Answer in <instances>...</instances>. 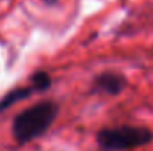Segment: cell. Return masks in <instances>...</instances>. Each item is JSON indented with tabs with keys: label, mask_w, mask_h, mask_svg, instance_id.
Instances as JSON below:
<instances>
[{
	"label": "cell",
	"mask_w": 153,
	"mask_h": 151,
	"mask_svg": "<svg viewBox=\"0 0 153 151\" xmlns=\"http://www.w3.org/2000/svg\"><path fill=\"white\" fill-rule=\"evenodd\" d=\"M59 107L53 101L37 102L19 114L12 122V136L16 144L25 145L45 135L56 120Z\"/></svg>",
	"instance_id": "obj_1"
},
{
	"label": "cell",
	"mask_w": 153,
	"mask_h": 151,
	"mask_svg": "<svg viewBox=\"0 0 153 151\" xmlns=\"http://www.w3.org/2000/svg\"><path fill=\"white\" fill-rule=\"evenodd\" d=\"M98 147L104 151H129L153 141V132L143 126H116L100 129L95 135Z\"/></svg>",
	"instance_id": "obj_2"
},
{
	"label": "cell",
	"mask_w": 153,
	"mask_h": 151,
	"mask_svg": "<svg viewBox=\"0 0 153 151\" xmlns=\"http://www.w3.org/2000/svg\"><path fill=\"white\" fill-rule=\"evenodd\" d=\"M92 92H101L110 96H116L119 95L122 91L126 89L128 86V79L116 71H102L98 76L94 77L92 82Z\"/></svg>",
	"instance_id": "obj_3"
},
{
	"label": "cell",
	"mask_w": 153,
	"mask_h": 151,
	"mask_svg": "<svg viewBox=\"0 0 153 151\" xmlns=\"http://www.w3.org/2000/svg\"><path fill=\"white\" fill-rule=\"evenodd\" d=\"M36 91V88L33 85H28V86H24V88H15L12 91H9L1 99H0V113L7 110L9 107H12L13 104L19 102V101H24L27 98H30Z\"/></svg>",
	"instance_id": "obj_4"
},
{
	"label": "cell",
	"mask_w": 153,
	"mask_h": 151,
	"mask_svg": "<svg viewBox=\"0 0 153 151\" xmlns=\"http://www.w3.org/2000/svg\"><path fill=\"white\" fill-rule=\"evenodd\" d=\"M30 85H33L37 92H45V91H48V89L51 88L52 79H51V76H49V73L39 70V71H34V73L31 74V77H30Z\"/></svg>",
	"instance_id": "obj_5"
},
{
	"label": "cell",
	"mask_w": 153,
	"mask_h": 151,
	"mask_svg": "<svg viewBox=\"0 0 153 151\" xmlns=\"http://www.w3.org/2000/svg\"><path fill=\"white\" fill-rule=\"evenodd\" d=\"M45 1H46L48 4H55V3H56L58 0H45Z\"/></svg>",
	"instance_id": "obj_6"
}]
</instances>
